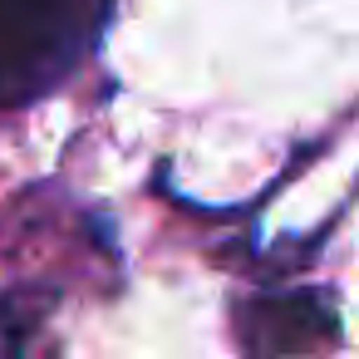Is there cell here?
<instances>
[{"instance_id": "2", "label": "cell", "mask_w": 359, "mask_h": 359, "mask_svg": "<svg viewBox=\"0 0 359 359\" xmlns=\"http://www.w3.org/2000/svg\"><path fill=\"white\" fill-rule=\"evenodd\" d=\"M241 334H246V349L256 354H290V349H320V344H334L339 325H334V310L330 300L300 290V295H276V300H256L241 320Z\"/></svg>"}, {"instance_id": "1", "label": "cell", "mask_w": 359, "mask_h": 359, "mask_svg": "<svg viewBox=\"0 0 359 359\" xmlns=\"http://www.w3.org/2000/svg\"><path fill=\"white\" fill-rule=\"evenodd\" d=\"M109 0H0V109L65 84L94 50Z\"/></svg>"}]
</instances>
